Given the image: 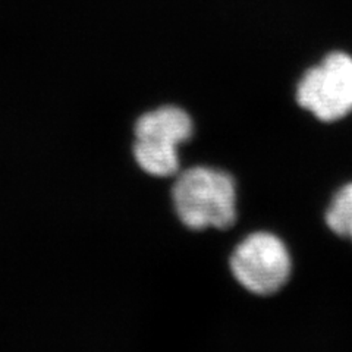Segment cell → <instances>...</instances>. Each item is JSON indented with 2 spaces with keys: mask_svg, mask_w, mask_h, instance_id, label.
<instances>
[{
  "mask_svg": "<svg viewBox=\"0 0 352 352\" xmlns=\"http://www.w3.org/2000/svg\"><path fill=\"white\" fill-rule=\"evenodd\" d=\"M230 272L244 288L256 295H272L288 282L292 270L283 241L269 232L248 235L230 256Z\"/></svg>",
  "mask_w": 352,
  "mask_h": 352,
  "instance_id": "3",
  "label": "cell"
},
{
  "mask_svg": "<svg viewBox=\"0 0 352 352\" xmlns=\"http://www.w3.org/2000/svg\"><path fill=\"white\" fill-rule=\"evenodd\" d=\"M296 102L323 122H335L352 112V58L333 52L308 69L296 87Z\"/></svg>",
  "mask_w": 352,
  "mask_h": 352,
  "instance_id": "2",
  "label": "cell"
},
{
  "mask_svg": "<svg viewBox=\"0 0 352 352\" xmlns=\"http://www.w3.org/2000/svg\"><path fill=\"white\" fill-rule=\"evenodd\" d=\"M191 116L184 109L163 106L142 115L135 124V140L160 142L178 147L192 135Z\"/></svg>",
  "mask_w": 352,
  "mask_h": 352,
  "instance_id": "4",
  "label": "cell"
},
{
  "mask_svg": "<svg viewBox=\"0 0 352 352\" xmlns=\"http://www.w3.org/2000/svg\"><path fill=\"white\" fill-rule=\"evenodd\" d=\"M134 157L140 168L153 176H170L178 172V147L160 142L135 140Z\"/></svg>",
  "mask_w": 352,
  "mask_h": 352,
  "instance_id": "5",
  "label": "cell"
},
{
  "mask_svg": "<svg viewBox=\"0 0 352 352\" xmlns=\"http://www.w3.org/2000/svg\"><path fill=\"white\" fill-rule=\"evenodd\" d=\"M175 210L190 229H229L236 220V188L229 173L207 166L185 170L172 191Z\"/></svg>",
  "mask_w": 352,
  "mask_h": 352,
  "instance_id": "1",
  "label": "cell"
},
{
  "mask_svg": "<svg viewBox=\"0 0 352 352\" xmlns=\"http://www.w3.org/2000/svg\"><path fill=\"white\" fill-rule=\"evenodd\" d=\"M326 223L336 235L352 241V182L335 194L326 212Z\"/></svg>",
  "mask_w": 352,
  "mask_h": 352,
  "instance_id": "6",
  "label": "cell"
}]
</instances>
